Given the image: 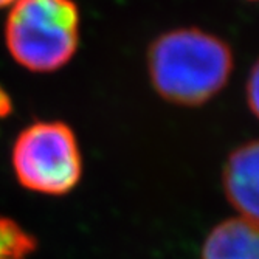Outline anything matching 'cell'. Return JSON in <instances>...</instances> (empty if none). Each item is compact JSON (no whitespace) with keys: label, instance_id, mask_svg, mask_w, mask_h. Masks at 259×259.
Instances as JSON below:
<instances>
[{"label":"cell","instance_id":"obj_1","mask_svg":"<svg viewBox=\"0 0 259 259\" xmlns=\"http://www.w3.org/2000/svg\"><path fill=\"white\" fill-rule=\"evenodd\" d=\"M148 73L157 95L176 106L197 107L228 84L234 55L222 37L196 27L157 36L148 49Z\"/></svg>","mask_w":259,"mask_h":259},{"label":"cell","instance_id":"obj_2","mask_svg":"<svg viewBox=\"0 0 259 259\" xmlns=\"http://www.w3.org/2000/svg\"><path fill=\"white\" fill-rule=\"evenodd\" d=\"M7 47L31 72H55L78 50L79 11L73 0H17L5 25Z\"/></svg>","mask_w":259,"mask_h":259},{"label":"cell","instance_id":"obj_3","mask_svg":"<svg viewBox=\"0 0 259 259\" xmlns=\"http://www.w3.org/2000/svg\"><path fill=\"white\" fill-rule=\"evenodd\" d=\"M11 158L17 182L45 196L70 193L82 176L78 140L72 129L59 121H40L23 129Z\"/></svg>","mask_w":259,"mask_h":259},{"label":"cell","instance_id":"obj_4","mask_svg":"<svg viewBox=\"0 0 259 259\" xmlns=\"http://www.w3.org/2000/svg\"><path fill=\"white\" fill-rule=\"evenodd\" d=\"M225 197L241 218L259 222V140L234 148L224 164Z\"/></svg>","mask_w":259,"mask_h":259},{"label":"cell","instance_id":"obj_5","mask_svg":"<svg viewBox=\"0 0 259 259\" xmlns=\"http://www.w3.org/2000/svg\"><path fill=\"white\" fill-rule=\"evenodd\" d=\"M200 259H259V222L245 218L219 222L205 238Z\"/></svg>","mask_w":259,"mask_h":259},{"label":"cell","instance_id":"obj_6","mask_svg":"<svg viewBox=\"0 0 259 259\" xmlns=\"http://www.w3.org/2000/svg\"><path fill=\"white\" fill-rule=\"evenodd\" d=\"M36 239L17 222L0 216V259H27Z\"/></svg>","mask_w":259,"mask_h":259},{"label":"cell","instance_id":"obj_7","mask_svg":"<svg viewBox=\"0 0 259 259\" xmlns=\"http://www.w3.org/2000/svg\"><path fill=\"white\" fill-rule=\"evenodd\" d=\"M245 100L250 112L259 120V59L253 64L247 84H245Z\"/></svg>","mask_w":259,"mask_h":259},{"label":"cell","instance_id":"obj_8","mask_svg":"<svg viewBox=\"0 0 259 259\" xmlns=\"http://www.w3.org/2000/svg\"><path fill=\"white\" fill-rule=\"evenodd\" d=\"M17 0H0V8H5V7H10V5H14Z\"/></svg>","mask_w":259,"mask_h":259},{"label":"cell","instance_id":"obj_9","mask_svg":"<svg viewBox=\"0 0 259 259\" xmlns=\"http://www.w3.org/2000/svg\"><path fill=\"white\" fill-rule=\"evenodd\" d=\"M250 2H259V0H250Z\"/></svg>","mask_w":259,"mask_h":259}]
</instances>
